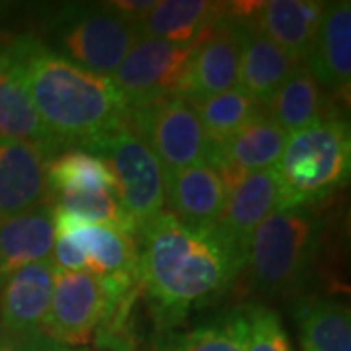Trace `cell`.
<instances>
[{"label": "cell", "mask_w": 351, "mask_h": 351, "mask_svg": "<svg viewBox=\"0 0 351 351\" xmlns=\"http://www.w3.org/2000/svg\"><path fill=\"white\" fill-rule=\"evenodd\" d=\"M138 285L160 334L219 301L244 269V260L217 230L193 232L164 211L138 230Z\"/></svg>", "instance_id": "obj_1"}, {"label": "cell", "mask_w": 351, "mask_h": 351, "mask_svg": "<svg viewBox=\"0 0 351 351\" xmlns=\"http://www.w3.org/2000/svg\"><path fill=\"white\" fill-rule=\"evenodd\" d=\"M43 125L66 149H82L127 119L112 78L88 73L51 51L34 34L10 38Z\"/></svg>", "instance_id": "obj_2"}, {"label": "cell", "mask_w": 351, "mask_h": 351, "mask_svg": "<svg viewBox=\"0 0 351 351\" xmlns=\"http://www.w3.org/2000/svg\"><path fill=\"white\" fill-rule=\"evenodd\" d=\"M326 232L314 205L276 207L252 234L242 269L246 293L262 301L299 297L322 258Z\"/></svg>", "instance_id": "obj_3"}, {"label": "cell", "mask_w": 351, "mask_h": 351, "mask_svg": "<svg viewBox=\"0 0 351 351\" xmlns=\"http://www.w3.org/2000/svg\"><path fill=\"white\" fill-rule=\"evenodd\" d=\"M279 205H316L341 189L351 172L350 123L334 117L291 133L274 168Z\"/></svg>", "instance_id": "obj_4"}, {"label": "cell", "mask_w": 351, "mask_h": 351, "mask_svg": "<svg viewBox=\"0 0 351 351\" xmlns=\"http://www.w3.org/2000/svg\"><path fill=\"white\" fill-rule=\"evenodd\" d=\"M138 39L137 24L112 4H63L47 24L51 51L88 73L112 78Z\"/></svg>", "instance_id": "obj_5"}, {"label": "cell", "mask_w": 351, "mask_h": 351, "mask_svg": "<svg viewBox=\"0 0 351 351\" xmlns=\"http://www.w3.org/2000/svg\"><path fill=\"white\" fill-rule=\"evenodd\" d=\"M82 149L100 156L110 166L115 180V195L137 223L138 230L164 213L162 166L127 119Z\"/></svg>", "instance_id": "obj_6"}, {"label": "cell", "mask_w": 351, "mask_h": 351, "mask_svg": "<svg viewBox=\"0 0 351 351\" xmlns=\"http://www.w3.org/2000/svg\"><path fill=\"white\" fill-rule=\"evenodd\" d=\"M135 289L108 283L90 271L55 267L53 297L41 332L64 348L88 346L113 308Z\"/></svg>", "instance_id": "obj_7"}, {"label": "cell", "mask_w": 351, "mask_h": 351, "mask_svg": "<svg viewBox=\"0 0 351 351\" xmlns=\"http://www.w3.org/2000/svg\"><path fill=\"white\" fill-rule=\"evenodd\" d=\"M127 123L149 145L164 174L213 162L215 143L186 98H168L127 110Z\"/></svg>", "instance_id": "obj_8"}, {"label": "cell", "mask_w": 351, "mask_h": 351, "mask_svg": "<svg viewBox=\"0 0 351 351\" xmlns=\"http://www.w3.org/2000/svg\"><path fill=\"white\" fill-rule=\"evenodd\" d=\"M191 53L193 47L138 38L112 76L127 110L168 98H186Z\"/></svg>", "instance_id": "obj_9"}, {"label": "cell", "mask_w": 351, "mask_h": 351, "mask_svg": "<svg viewBox=\"0 0 351 351\" xmlns=\"http://www.w3.org/2000/svg\"><path fill=\"white\" fill-rule=\"evenodd\" d=\"M55 237H66L82 250L88 271L123 289L138 287V240L112 226L94 225L53 209Z\"/></svg>", "instance_id": "obj_10"}, {"label": "cell", "mask_w": 351, "mask_h": 351, "mask_svg": "<svg viewBox=\"0 0 351 351\" xmlns=\"http://www.w3.org/2000/svg\"><path fill=\"white\" fill-rule=\"evenodd\" d=\"M240 20L230 4L193 47L186 80V100H201L239 86Z\"/></svg>", "instance_id": "obj_11"}, {"label": "cell", "mask_w": 351, "mask_h": 351, "mask_svg": "<svg viewBox=\"0 0 351 351\" xmlns=\"http://www.w3.org/2000/svg\"><path fill=\"white\" fill-rule=\"evenodd\" d=\"M164 195L170 215L193 232L213 230L225 211L228 184L211 162H199L164 174Z\"/></svg>", "instance_id": "obj_12"}, {"label": "cell", "mask_w": 351, "mask_h": 351, "mask_svg": "<svg viewBox=\"0 0 351 351\" xmlns=\"http://www.w3.org/2000/svg\"><path fill=\"white\" fill-rule=\"evenodd\" d=\"M53 158L38 145L0 137V223L49 201L47 166Z\"/></svg>", "instance_id": "obj_13"}, {"label": "cell", "mask_w": 351, "mask_h": 351, "mask_svg": "<svg viewBox=\"0 0 351 351\" xmlns=\"http://www.w3.org/2000/svg\"><path fill=\"white\" fill-rule=\"evenodd\" d=\"M0 137L38 145L51 156L64 151L36 112L10 38L0 39Z\"/></svg>", "instance_id": "obj_14"}, {"label": "cell", "mask_w": 351, "mask_h": 351, "mask_svg": "<svg viewBox=\"0 0 351 351\" xmlns=\"http://www.w3.org/2000/svg\"><path fill=\"white\" fill-rule=\"evenodd\" d=\"M279 199L276 170L239 176L228 184L225 211L215 230L244 260V265L254 230L279 205Z\"/></svg>", "instance_id": "obj_15"}, {"label": "cell", "mask_w": 351, "mask_h": 351, "mask_svg": "<svg viewBox=\"0 0 351 351\" xmlns=\"http://www.w3.org/2000/svg\"><path fill=\"white\" fill-rule=\"evenodd\" d=\"M302 64L330 96L348 98L351 84V2H324L322 18Z\"/></svg>", "instance_id": "obj_16"}, {"label": "cell", "mask_w": 351, "mask_h": 351, "mask_svg": "<svg viewBox=\"0 0 351 351\" xmlns=\"http://www.w3.org/2000/svg\"><path fill=\"white\" fill-rule=\"evenodd\" d=\"M55 263L51 258L27 263L0 287V326L14 336H32L43 330L53 297Z\"/></svg>", "instance_id": "obj_17"}, {"label": "cell", "mask_w": 351, "mask_h": 351, "mask_svg": "<svg viewBox=\"0 0 351 351\" xmlns=\"http://www.w3.org/2000/svg\"><path fill=\"white\" fill-rule=\"evenodd\" d=\"M244 6L230 4L240 20L239 88L265 106L297 63L252 22V12L258 4Z\"/></svg>", "instance_id": "obj_18"}, {"label": "cell", "mask_w": 351, "mask_h": 351, "mask_svg": "<svg viewBox=\"0 0 351 351\" xmlns=\"http://www.w3.org/2000/svg\"><path fill=\"white\" fill-rule=\"evenodd\" d=\"M287 138V131L265 112L234 135L215 145L211 164L225 174L226 184L239 176L274 170L283 154Z\"/></svg>", "instance_id": "obj_19"}, {"label": "cell", "mask_w": 351, "mask_h": 351, "mask_svg": "<svg viewBox=\"0 0 351 351\" xmlns=\"http://www.w3.org/2000/svg\"><path fill=\"white\" fill-rule=\"evenodd\" d=\"M226 10L228 4L209 0H156V4L135 24L138 38L195 47L205 32L223 18Z\"/></svg>", "instance_id": "obj_20"}, {"label": "cell", "mask_w": 351, "mask_h": 351, "mask_svg": "<svg viewBox=\"0 0 351 351\" xmlns=\"http://www.w3.org/2000/svg\"><path fill=\"white\" fill-rule=\"evenodd\" d=\"M324 2L318 0H269L260 2L252 22L297 64H302L313 45Z\"/></svg>", "instance_id": "obj_21"}, {"label": "cell", "mask_w": 351, "mask_h": 351, "mask_svg": "<svg viewBox=\"0 0 351 351\" xmlns=\"http://www.w3.org/2000/svg\"><path fill=\"white\" fill-rule=\"evenodd\" d=\"M265 112L287 131V135L326 119L341 117L336 112L332 96L318 84L304 64H295L285 82L265 104Z\"/></svg>", "instance_id": "obj_22"}, {"label": "cell", "mask_w": 351, "mask_h": 351, "mask_svg": "<svg viewBox=\"0 0 351 351\" xmlns=\"http://www.w3.org/2000/svg\"><path fill=\"white\" fill-rule=\"evenodd\" d=\"M55 242L53 205L49 201L36 209L0 223V287L8 277L27 263L51 258Z\"/></svg>", "instance_id": "obj_23"}, {"label": "cell", "mask_w": 351, "mask_h": 351, "mask_svg": "<svg viewBox=\"0 0 351 351\" xmlns=\"http://www.w3.org/2000/svg\"><path fill=\"white\" fill-rule=\"evenodd\" d=\"M304 351H351L350 304L338 299H302L295 306Z\"/></svg>", "instance_id": "obj_24"}, {"label": "cell", "mask_w": 351, "mask_h": 351, "mask_svg": "<svg viewBox=\"0 0 351 351\" xmlns=\"http://www.w3.org/2000/svg\"><path fill=\"white\" fill-rule=\"evenodd\" d=\"M246 308H230L186 332H166L156 346L158 351H246Z\"/></svg>", "instance_id": "obj_25"}, {"label": "cell", "mask_w": 351, "mask_h": 351, "mask_svg": "<svg viewBox=\"0 0 351 351\" xmlns=\"http://www.w3.org/2000/svg\"><path fill=\"white\" fill-rule=\"evenodd\" d=\"M189 104L199 115L201 123L215 145L223 143L239 129L248 125L252 119L265 113V106L254 100L250 94H246L239 86L217 96L191 100Z\"/></svg>", "instance_id": "obj_26"}, {"label": "cell", "mask_w": 351, "mask_h": 351, "mask_svg": "<svg viewBox=\"0 0 351 351\" xmlns=\"http://www.w3.org/2000/svg\"><path fill=\"white\" fill-rule=\"evenodd\" d=\"M49 193L55 191H115L110 166L100 156L84 149H66L59 152L47 166Z\"/></svg>", "instance_id": "obj_27"}, {"label": "cell", "mask_w": 351, "mask_h": 351, "mask_svg": "<svg viewBox=\"0 0 351 351\" xmlns=\"http://www.w3.org/2000/svg\"><path fill=\"white\" fill-rule=\"evenodd\" d=\"M49 203L55 211L75 215L86 223L112 226L131 237H138L137 223L123 209L115 191H55L49 193Z\"/></svg>", "instance_id": "obj_28"}, {"label": "cell", "mask_w": 351, "mask_h": 351, "mask_svg": "<svg viewBox=\"0 0 351 351\" xmlns=\"http://www.w3.org/2000/svg\"><path fill=\"white\" fill-rule=\"evenodd\" d=\"M141 291L135 289L119 302L110 318L94 334L92 351H158L156 343L145 341L137 328V301Z\"/></svg>", "instance_id": "obj_29"}, {"label": "cell", "mask_w": 351, "mask_h": 351, "mask_svg": "<svg viewBox=\"0 0 351 351\" xmlns=\"http://www.w3.org/2000/svg\"><path fill=\"white\" fill-rule=\"evenodd\" d=\"M246 351H293L291 339L274 308L265 304H254L246 308Z\"/></svg>", "instance_id": "obj_30"}, {"label": "cell", "mask_w": 351, "mask_h": 351, "mask_svg": "<svg viewBox=\"0 0 351 351\" xmlns=\"http://www.w3.org/2000/svg\"><path fill=\"white\" fill-rule=\"evenodd\" d=\"M110 4L125 18L137 22L156 4V0H117V2H110Z\"/></svg>", "instance_id": "obj_31"}, {"label": "cell", "mask_w": 351, "mask_h": 351, "mask_svg": "<svg viewBox=\"0 0 351 351\" xmlns=\"http://www.w3.org/2000/svg\"><path fill=\"white\" fill-rule=\"evenodd\" d=\"M25 338L14 336L8 330H4V328L0 326V351H24Z\"/></svg>", "instance_id": "obj_32"}, {"label": "cell", "mask_w": 351, "mask_h": 351, "mask_svg": "<svg viewBox=\"0 0 351 351\" xmlns=\"http://www.w3.org/2000/svg\"><path fill=\"white\" fill-rule=\"evenodd\" d=\"M53 346H55V341H51L43 332H39V334H32L25 338L24 351H51Z\"/></svg>", "instance_id": "obj_33"}, {"label": "cell", "mask_w": 351, "mask_h": 351, "mask_svg": "<svg viewBox=\"0 0 351 351\" xmlns=\"http://www.w3.org/2000/svg\"><path fill=\"white\" fill-rule=\"evenodd\" d=\"M51 351H92L88 346H82V348H64V346H59V343H55L53 346V350Z\"/></svg>", "instance_id": "obj_34"}]
</instances>
